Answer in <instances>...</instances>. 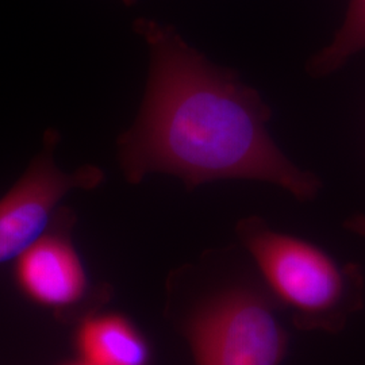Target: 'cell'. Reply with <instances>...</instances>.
<instances>
[{
    "mask_svg": "<svg viewBox=\"0 0 365 365\" xmlns=\"http://www.w3.org/2000/svg\"><path fill=\"white\" fill-rule=\"evenodd\" d=\"M135 33L149 49L144 101L135 122L117 140L125 180L150 173L179 178L188 191L206 182H269L302 202L322 184L302 170L268 130L272 111L233 71L212 64L175 27L138 18Z\"/></svg>",
    "mask_w": 365,
    "mask_h": 365,
    "instance_id": "6da1fadb",
    "label": "cell"
},
{
    "mask_svg": "<svg viewBox=\"0 0 365 365\" xmlns=\"http://www.w3.org/2000/svg\"><path fill=\"white\" fill-rule=\"evenodd\" d=\"M237 235L264 284L303 330L339 333L363 304V276L324 249L272 229L259 217L237 225Z\"/></svg>",
    "mask_w": 365,
    "mask_h": 365,
    "instance_id": "7a4b0ae2",
    "label": "cell"
},
{
    "mask_svg": "<svg viewBox=\"0 0 365 365\" xmlns=\"http://www.w3.org/2000/svg\"><path fill=\"white\" fill-rule=\"evenodd\" d=\"M279 309L262 279H238L195 303L180 330L195 365H280L288 333Z\"/></svg>",
    "mask_w": 365,
    "mask_h": 365,
    "instance_id": "3957f363",
    "label": "cell"
},
{
    "mask_svg": "<svg viewBox=\"0 0 365 365\" xmlns=\"http://www.w3.org/2000/svg\"><path fill=\"white\" fill-rule=\"evenodd\" d=\"M75 222L72 210L60 207L48 230L14 260L18 289L63 322H78L108 299L105 286L92 284L73 244Z\"/></svg>",
    "mask_w": 365,
    "mask_h": 365,
    "instance_id": "277c9868",
    "label": "cell"
},
{
    "mask_svg": "<svg viewBox=\"0 0 365 365\" xmlns=\"http://www.w3.org/2000/svg\"><path fill=\"white\" fill-rule=\"evenodd\" d=\"M58 143V131H46L41 152L0 197V264L18 259L48 230L71 191H91L105 182V170L98 165H83L71 173L60 170L54 161Z\"/></svg>",
    "mask_w": 365,
    "mask_h": 365,
    "instance_id": "5b68a950",
    "label": "cell"
},
{
    "mask_svg": "<svg viewBox=\"0 0 365 365\" xmlns=\"http://www.w3.org/2000/svg\"><path fill=\"white\" fill-rule=\"evenodd\" d=\"M76 324L73 342L80 361L87 365H150L149 341L125 315L95 312Z\"/></svg>",
    "mask_w": 365,
    "mask_h": 365,
    "instance_id": "8992f818",
    "label": "cell"
},
{
    "mask_svg": "<svg viewBox=\"0 0 365 365\" xmlns=\"http://www.w3.org/2000/svg\"><path fill=\"white\" fill-rule=\"evenodd\" d=\"M364 49L365 0H351L342 26L327 48L314 56L309 71L314 76H327Z\"/></svg>",
    "mask_w": 365,
    "mask_h": 365,
    "instance_id": "52a82bcc",
    "label": "cell"
},
{
    "mask_svg": "<svg viewBox=\"0 0 365 365\" xmlns=\"http://www.w3.org/2000/svg\"><path fill=\"white\" fill-rule=\"evenodd\" d=\"M346 229H349L354 235L365 238V215H354L345 223Z\"/></svg>",
    "mask_w": 365,
    "mask_h": 365,
    "instance_id": "ba28073f",
    "label": "cell"
},
{
    "mask_svg": "<svg viewBox=\"0 0 365 365\" xmlns=\"http://www.w3.org/2000/svg\"><path fill=\"white\" fill-rule=\"evenodd\" d=\"M122 3L125 6H128V7H131V6H134L137 3V0H122Z\"/></svg>",
    "mask_w": 365,
    "mask_h": 365,
    "instance_id": "9c48e42d",
    "label": "cell"
},
{
    "mask_svg": "<svg viewBox=\"0 0 365 365\" xmlns=\"http://www.w3.org/2000/svg\"><path fill=\"white\" fill-rule=\"evenodd\" d=\"M64 365H87L86 363H83V361H80V360H78V361H72V363H68V364Z\"/></svg>",
    "mask_w": 365,
    "mask_h": 365,
    "instance_id": "30bf717a",
    "label": "cell"
}]
</instances>
